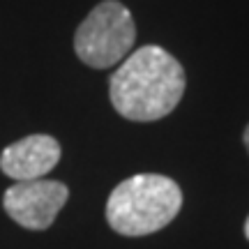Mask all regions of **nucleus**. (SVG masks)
<instances>
[{
	"instance_id": "obj_1",
	"label": "nucleus",
	"mask_w": 249,
	"mask_h": 249,
	"mask_svg": "<svg viewBox=\"0 0 249 249\" xmlns=\"http://www.w3.org/2000/svg\"><path fill=\"white\" fill-rule=\"evenodd\" d=\"M185 86V70L173 55L161 46H141L111 74L108 97L123 118L152 123L178 107Z\"/></svg>"
},
{
	"instance_id": "obj_2",
	"label": "nucleus",
	"mask_w": 249,
	"mask_h": 249,
	"mask_svg": "<svg viewBox=\"0 0 249 249\" xmlns=\"http://www.w3.org/2000/svg\"><path fill=\"white\" fill-rule=\"evenodd\" d=\"M182 208L178 182L157 173L123 180L107 201V222L120 235L141 238L169 226Z\"/></svg>"
},
{
	"instance_id": "obj_3",
	"label": "nucleus",
	"mask_w": 249,
	"mask_h": 249,
	"mask_svg": "<svg viewBox=\"0 0 249 249\" xmlns=\"http://www.w3.org/2000/svg\"><path fill=\"white\" fill-rule=\"evenodd\" d=\"M136 26L132 12L118 0H104L83 18L74 35V51L95 70L116 67L132 53Z\"/></svg>"
},
{
	"instance_id": "obj_4",
	"label": "nucleus",
	"mask_w": 249,
	"mask_h": 249,
	"mask_svg": "<svg viewBox=\"0 0 249 249\" xmlns=\"http://www.w3.org/2000/svg\"><path fill=\"white\" fill-rule=\"evenodd\" d=\"M67 198L70 189L65 182L37 178L12 185L2 196V205L18 226L30 231H44L55 222Z\"/></svg>"
},
{
	"instance_id": "obj_5",
	"label": "nucleus",
	"mask_w": 249,
	"mask_h": 249,
	"mask_svg": "<svg viewBox=\"0 0 249 249\" xmlns=\"http://www.w3.org/2000/svg\"><path fill=\"white\" fill-rule=\"evenodd\" d=\"M60 161V143L49 134H30L7 145L0 155V169L17 182L44 178Z\"/></svg>"
},
{
	"instance_id": "obj_6",
	"label": "nucleus",
	"mask_w": 249,
	"mask_h": 249,
	"mask_svg": "<svg viewBox=\"0 0 249 249\" xmlns=\"http://www.w3.org/2000/svg\"><path fill=\"white\" fill-rule=\"evenodd\" d=\"M242 139H245V145H247V152H249V124H247V129H245V136H242Z\"/></svg>"
},
{
	"instance_id": "obj_7",
	"label": "nucleus",
	"mask_w": 249,
	"mask_h": 249,
	"mask_svg": "<svg viewBox=\"0 0 249 249\" xmlns=\"http://www.w3.org/2000/svg\"><path fill=\"white\" fill-rule=\"evenodd\" d=\"M245 235H247V240H249V217H247V222H245Z\"/></svg>"
}]
</instances>
